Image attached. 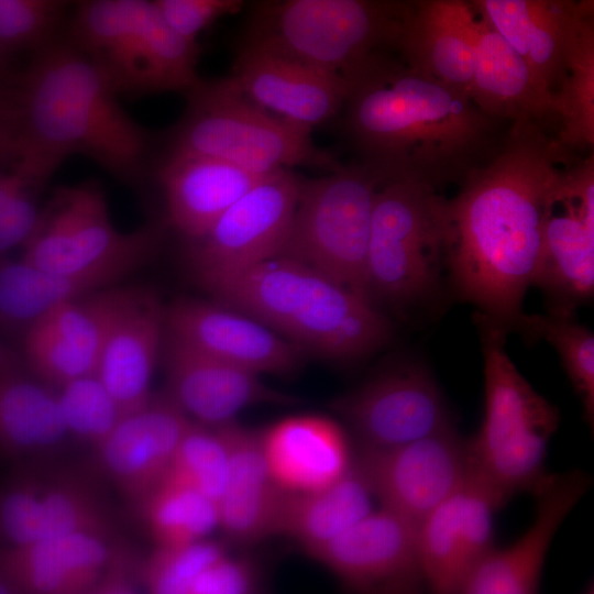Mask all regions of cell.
<instances>
[{"label":"cell","mask_w":594,"mask_h":594,"mask_svg":"<svg viewBox=\"0 0 594 594\" xmlns=\"http://www.w3.org/2000/svg\"><path fill=\"white\" fill-rule=\"evenodd\" d=\"M373 493L358 468L334 483L308 493L288 494L279 535L309 554L371 513Z\"/></svg>","instance_id":"1f68e13d"},{"label":"cell","mask_w":594,"mask_h":594,"mask_svg":"<svg viewBox=\"0 0 594 594\" xmlns=\"http://www.w3.org/2000/svg\"><path fill=\"white\" fill-rule=\"evenodd\" d=\"M64 36L95 64L118 96L186 95L201 79L198 43L174 32L154 0L76 2Z\"/></svg>","instance_id":"8992f818"},{"label":"cell","mask_w":594,"mask_h":594,"mask_svg":"<svg viewBox=\"0 0 594 594\" xmlns=\"http://www.w3.org/2000/svg\"><path fill=\"white\" fill-rule=\"evenodd\" d=\"M15 84L10 166L45 185L66 158L79 154L125 184L144 179L152 136L123 109L95 64L65 36L34 54Z\"/></svg>","instance_id":"3957f363"},{"label":"cell","mask_w":594,"mask_h":594,"mask_svg":"<svg viewBox=\"0 0 594 594\" xmlns=\"http://www.w3.org/2000/svg\"><path fill=\"white\" fill-rule=\"evenodd\" d=\"M582 594H594V587L591 584Z\"/></svg>","instance_id":"db71d44e"},{"label":"cell","mask_w":594,"mask_h":594,"mask_svg":"<svg viewBox=\"0 0 594 594\" xmlns=\"http://www.w3.org/2000/svg\"><path fill=\"white\" fill-rule=\"evenodd\" d=\"M404 10L405 1H261L242 46L350 82L374 57L397 51Z\"/></svg>","instance_id":"5b68a950"},{"label":"cell","mask_w":594,"mask_h":594,"mask_svg":"<svg viewBox=\"0 0 594 594\" xmlns=\"http://www.w3.org/2000/svg\"><path fill=\"white\" fill-rule=\"evenodd\" d=\"M30 187H43L19 167H4L0 172V210L16 195Z\"/></svg>","instance_id":"c3c4849f"},{"label":"cell","mask_w":594,"mask_h":594,"mask_svg":"<svg viewBox=\"0 0 594 594\" xmlns=\"http://www.w3.org/2000/svg\"><path fill=\"white\" fill-rule=\"evenodd\" d=\"M185 96L166 153L211 157L258 175L297 166L329 173L342 164L314 143L310 131L262 109L228 77L200 79Z\"/></svg>","instance_id":"ba28073f"},{"label":"cell","mask_w":594,"mask_h":594,"mask_svg":"<svg viewBox=\"0 0 594 594\" xmlns=\"http://www.w3.org/2000/svg\"><path fill=\"white\" fill-rule=\"evenodd\" d=\"M74 3L61 0H0V45L33 54L64 35Z\"/></svg>","instance_id":"60d3db41"},{"label":"cell","mask_w":594,"mask_h":594,"mask_svg":"<svg viewBox=\"0 0 594 594\" xmlns=\"http://www.w3.org/2000/svg\"><path fill=\"white\" fill-rule=\"evenodd\" d=\"M440 194L433 186L393 177L378 187L371 223L366 284L372 301H422L436 289L443 264Z\"/></svg>","instance_id":"8fae6325"},{"label":"cell","mask_w":594,"mask_h":594,"mask_svg":"<svg viewBox=\"0 0 594 594\" xmlns=\"http://www.w3.org/2000/svg\"><path fill=\"white\" fill-rule=\"evenodd\" d=\"M462 485L418 524L421 576L430 594H459L472 569L466 551Z\"/></svg>","instance_id":"836d02e7"},{"label":"cell","mask_w":594,"mask_h":594,"mask_svg":"<svg viewBox=\"0 0 594 594\" xmlns=\"http://www.w3.org/2000/svg\"><path fill=\"white\" fill-rule=\"evenodd\" d=\"M191 419L165 395H152L124 415L97 447L110 477L129 496L145 503L163 482Z\"/></svg>","instance_id":"603a6c76"},{"label":"cell","mask_w":594,"mask_h":594,"mask_svg":"<svg viewBox=\"0 0 594 594\" xmlns=\"http://www.w3.org/2000/svg\"><path fill=\"white\" fill-rule=\"evenodd\" d=\"M122 278V274L113 271L47 272L22 260L2 257L0 324L23 333L55 307L112 287Z\"/></svg>","instance_id":"4dcf8cb0"},{"label":"cell","mask_w":594,"mask_h":594,"mask_svg":"<svg viewBox=\"0 0 594 594\" xmlns=\"http://www.w3.org/2000/svg\"><path fill=\"white\" fill-rule=\"evenodd\" d=\"M165 333L257 375L289 374L305 354L264 323L219 302L174 301L165 308Z\"/></svg>","instance_id":"d6986e66"},{"label":"cell","mask_w":594,"mask_h":594,"mask_svg":"<svg viewBox=\"0 0 594 594\" xmlns=\"http://www.w3.org/2000/svg\"><path fill=\"white\" fill-rule=\"evenodd\" d=\"M197 282L217 302L258 320L304 352L331 360L364 358L391 336L370 298L288 257Z\"/></svg>","instance_id":"277c9868"},{"label":"cell","mask_w":594,"mask_h":594,"mask_svg":"<svg viewBox=\"0 0 594 594\" xmlns=\"http://www.w3.org/2000/svg\"><path fill=\"white\" fill-rule=\"evenodd\" d=\"M471 3L519 54L537 87L554 105L583 29L594 18L593 1L473 0Z\"/></svg>","instance_id":"e0dca14e"},{"label":"cell","mask_w":594,"mask_h":594,"mask_svg":"<svg viewBox=\"0 0 594 594\" xmlns=\"http://www.w3.org/2000/svg\"><path fill=\"white\" fill-rule=\"evenodd\" d=\"M331 406L353 430L362 451L394 449L452 427L436 381L419 365L376 375Z\"/></svg>","instance_id":"4fadbf2b"},{"label":"cell","mask_w":594,"mask_h":594,"mask_svg":"<svg viewBox=\"0 0 594 594\" xmlns=\"http://www.w3.org/2000/svg\"><path fill=\"white\" fill-rule=\"evenodd\" d=\"M0 594H12L6 582L0 578Z\"/></svg>","instance_id":"816d5d0a"},{"label":"cell","mask_w":594,"mask_h":594,"mask_svg":"<svg viewBox=\"0 0 594 594\" xmlns=\"http://www.w3.org/2000/svg\"><path fill=\"white\" fill-rule=\"evenodd\" d=\"M24 366L21 353L0 342V375L24 370Z\"/></svg>","instance_id":"681fc988"},{"label":"cell","mask_w":594,"mask_h":594,"mask_svg":"<svg viewBox=\"0 0 594 594\" xmlns=\"http://www.w3.org/2000/svg\"><path fill=\"white\" fill-rule=\"evenodd\" d=\"M220 428L229 449L230 470L217 503L218 527L240 542L279 535L289 493L271 476L260 435L234 421Z\"/></svg>","instance_id":"4316f807"},{"label":"cell","mask_w":594,"mask_h":594,"mask_svg":"<svg viewBox=\"0 0 594 594\" xmlns=\"http://www.w3.org/2000/svg\"><path fill=\"white\" fill-rule=\"evenodd\" d=\"M170 399L193 421L219 427L256 404L296 399L266 386L260 375L207 354L165 333L162 346Z\"/></svg>","instance_id":"ffe728a7"},{"label":"cell","mask_w":594,"mask_h":594,"mask_svg":"<svg viewBox=\"0 0 594 594\" xmlns=\"http://www.w3.org/2000/svg\"><path fill=\"white\" fill-rule=\"evenodd\" d=\"M475 10L464 0L405 1L397 52L414 70L470 98Z\"/></svg>","instance_id":"d4e9b609"},{"label":"cell","mask_w":594,"mask_h":594,"mask_svg":"<svg viewBox=\"0 0 594 594\" xmlns=\"http://www.w3.org/2000/svg\"><path fill=\"white\" fill-rule=\"evenodd\" d=\"M310 556L343 583L367 594H417L424 583L418 525L384 507Z\"/></svg>","instance_id":"2e32d148"},{"label":"cell","mask_w":594,"mask_h":594,"mask_svg":"<svg viewBox=\"0 0 594 594\" xmlns=\"http://www.w3.org/2000/svg\"><path fill=\"white\" fill-rule=\"evenodd\" d=\"M166 24L185 40L197 43L198 35L217 20L241 11L242 0H154Z\"/></svg>","instance_id":"ee69618b"},{"label":"cell","mask_w":594,"mask_h":594,"mask_svg":"<svg viewBox=\"0 0 594 594\" xmlns=\"http://www.w3.org/2000/svg\"><path fill=\"white\" fill-rule=\"evenodd\" d=\"M554 138L569 153L594 145V20L590 19L554 98Z\"/></svg>","instance_id":"d590c367"},{"label":"cell","mask_w":594,"mask_h":594,"mask_svg":"<svg viewBox=\"0 0 594 594\" xmlns=\"http://www.w3.org/2000/svg\"><path fill=\"white\" fill-rule=\"evenodd\" d=\"M106 594H130V593L123 590H112V591L107 592Z\"/></svg>","instance_id":"f5cc1de1"},{"label":"cell","mask_w":594,"mask_h":594,"mask_svg":"<svg viewBox=\"0 0 594 594\" xmlns=\"http://www.w3.org/2000/svg\"><path fill=\"white\" fill-rule=\"evenodd\" d=\"M8 53L0 45V80L9 78L7 75Z\"/></svg>","instance_id":"f907efd6"},{"label":"cell","mask_w":594,"mask_h":594,"mask_svg":"<svg viewBox=\"0 0 594 594\" xmlns=\"http://www.w3.org/2000/svg\"><path fill=\"white\" fill-rule=\"evenodd\" d=\"M25 366L35 378L52 388L95 373L96 361L64 340L41 321H35L22 333Z\"/></svg>","instance_id":"b9f144b4"},{"label":"cell","mask_w":594,"mask_h":594,"mask_svg":"<svg viewBox=\"0 0 594 594\" xmlns=\"http://www.w3.org/2000/svg\"><path fill=\"white\" fill-rule=\"evenodd\" d=\"M227 77L262 109L310 132L334 118L350 92L344 78L243 46Z\"/></svg>","instance_id":"7402d4cb"},{"label":"cell","mask_w":594,"mask_h":594,"mask_svg":"<svg viewBox=\"0 0 594 594\" xmlns=\"http://www.w3.org/2000/svg\"><path fill=\"white\" fill-rule=\"evenodd\" d=\"M230 457L222 430L191 421L165 477L184 483L216 504L229 477Z\"/></svg>","instance_id":"74e56055"},{"label":"cell","mask_w":594,"mask_h":594,"mask_svg":"<svg viewBox=\"0 0 594 594\" xmlns=\"http://www.w3.org/2000/svg\"><path fill=\"white\" fill-rule=\"evenodd\" d=\"M40 189L26 188L0 210V258L10 250L23 246L33 234L41 212L36 202Z\"/></svg>","instance_id":"f6af8a7d"},{"label":"cell","mask_w":594,"mask_h":594,"mask_svg":"<svg viewBox=\"0 0 594 594\" xmlns=\"http://www.w3.org/2000/svg\"><path fill=\"white\" fill-rule=\"evenodd\" d=\"M535 285L550 296L553 312L571 316L594 290V155L569 163L544 229Z\"/></svg>","instance_id":"9a60e30c"},{"label":"cell","mask_w":594,"mask_h":594,"mask_svg":"<svg viewBox=\"0 0 594 594\" xmlns=\"http://www.w3.org/2000/svg\"><path fill=\"white\" fill-rule=\"evenodd\" d=\"M110 556L106 536L79 532L11 546L1 558V568L29 594H84Z\"/></svg>","instance_id":"f546056e"},{"label":"cell","mask_w":594,"mask_h":594,"mask_svg":"<svg viewBox=\"0 0 594 594\" xmlns=\"http://www.w3.org/2000/svg\"><path fill=\"white\" fill-rule=\"evenodd\" d=\"M55 393L67 436L96 448L123 417L117 402L95 373L68 382Z\"/></svg>","instance_id":"f35d334b"},{"label":"cell","mask_w":594,"mask_h":594,"mask_svg":"<svg viewBox=\"0 0 594 594\" xmlns=\"http://www.w3.org/2000/svg\"><path fill=\"white\" fill-rule=\"evenodd\" d=\"M16 84L12 79L0 80V164L9 167L16 129Z\"/></svg>","instance_id":"7dc6e473"},{"label":"cell","mask_w":594,"mask_h":594,"mask_svg":"<svg viewBox=\"0 0 594 594\" xmlns=\"http://www.w3.org/2000/svg\"><path fill=\"white\" fill-rule=\"evenodd\" d=\"M299 178L293 169L263 177L198 239L188 260L196 280L237 273L277 256L295 213Z\"/></svg>","instance_id":"7c38bea8"},{"label":"cell","mask_w":594,"mask_h":594,"mask_svg":"<svg viewBox=\"0 0 594 594\" xmlns=\"http://www.w3.org/2000/svg\"><path fill=\"white\" fill-rule=\"evenodd\" d=\"M516 329L529 338L542 339L556 349L582 403L584 418L592 426L594 419V337L591 330L573 321L571 316L556 314H524Z\"/></svg>","instance_id":"8d00e7d4"},{"label":"cell","mask_w":594,"mask_h":594,"mask_svg":"<svg viewBox=\"0 0 594 594\" xmlns=\"http://www.w3.org/2000/svg\"><path fill=\"white\" fill-rule=\"evenodd\" d=\"M127 287L112 286L55 307L41 321L96 361ZM96 372V371H95Z\"/></svg>","instance_id":"ab89813d"},{"label":"cell","mask_w":594,"mask_h":594,"mask_svg":"<svg viewBox=\"0 0 594 594\" xmlns=\"http://www.w3.org/2000/svg\"><path fill=\"white\" fill-rule=\"evenodd\" d=\"M590 484V476L578 469L547 473L532 492L535 516L528 529L508 547L486 553L459 594H538L552 540Z\"/></svg>","instance_id":"ac0fdd59"},{"label":"cell","mask_w":594,"mask_h":594,"mask_svg":"<svg viewBox=\"0 0 594 594\" xmlns=\"http://www.w3.org/2000/svg\"><path fill=\"white\" fill-rule=\"evenodd\" d=\"M484 358V415L469 439L474 470L507 503L532 493L547 475L549 442L559 413L516 369L504 343L506 332L477 314Z\"/></svg>","instance_id":"52a82bcc"},{"label":"cell","mask_w":594,"mask_h":594,"mask_svg":"<svg viewBox=\"0 0 594 594\" xmlns=\"http://www.w3.org/2000/svg\"><path fill=\"white\" fill-rule=\"evenodd\" d=\"M382 507L417 525L452 495L472 470L469 441L453 427L355 462Z\"/></svg>","instance_id":"5bb4252c"},{"label":"cell","mask_w":594,"mask_h":594,"mask_svg":"<svg viewBox=\"0 0 594 594\" xmlns=\"http://www.w3.org/2000/svg\"><path fill=\"white\" fill-rule=\"evenodd\" d=\"M343 109L360 162L385 180L407 177L437 189L460 183L484 163L512 124L389 53L374 57L351 80Z\"/></svg>","instance_id":"7a4b0ae2"},{"label":"cell","mask_w":594,"mask_h":594,"mask_svg":"<svg viewBox=\"0 0 594 594\" xmlns=\"http://www.w3.org/2000/svg\"><path fill=\"white\" fill-rule=\"evenodd\" d=\"M472 43L474 74L470 99L475 106L503 121L528 120L550 133L551 127L557 131L553 102L537 87L519 54L476 10Z\"/></svg>","instance_id":"f1b7e54d"},{"label":"cell","mask_w":594,"mask_h":594,"mask_svg":"<svg viewBox=\"0 0 594 594\" xmlns=\"http://www.w3.org/2000/svg\"><path fill=\"white\" fill-rule=\"evenodd\" d=\"M108 527L92 485L69 472L23 477L0 496V534L11 546L79 532L106 536Z\"/></svg>","instance_id":"44dd1931"},{"label":"cell","mask_w":594,"mask_h":594,"mask_svg":"<svg viewBox=\"0 0 594 594\" xmlns=\"http://www.w3.org/2000/svg\"><path fill=\"white\" fill-rule=\"evenodd\" d=\"M66 437L54 388L24 370L0 375V454H40Z\"/></svg>","instance_id":"d6a6232c"},{"label":"cell","mask_w":594,"mask_h":594,"mask_svg":"<svg viewBox=\"0 0 594 594\" xmlns=\"http://www.w3.org/2000/svg\"><path fill=\"white\" fill-rule=\"evenodd\" d=\"M260 442L271 476L290 494L323 488L354 464L342 429L319 416L283 419L261 433Z\"/></svg>","instance_id":"484cf974"},{"label":"cell","mask_w":594,"mask_h":594,"mask_svg":"<svg viewBox=\"0 0 594 594\" xmlns=\"http://www.w3.org/2000/svg\"><path fill=\"white\" fill-rule=\"evenodd\" d=\"M163 239L158 223L117 230L101 186L87 180L53 191L21 260L47 272L113 271L127 277L154 257Z\"/></svg>","instance_id":"30bf717a"},{"label":"cell","mask_w":594,"mask_h":594,"mask_svg":"<svg viewBox=\"0 0 594 594\" xmlns=\"http://www.w3.org/2000/svg\"><path fill=\"white\" fill-rule=\"evenodd\" d=\"M157 547H176L204 540L218 527L217 504L195 488L170 477L143 504Z\"/></svg>","instance_id":"e575fe53"},{"label":"cell","mask_w":594,"mask_h":594,"mask_svg":"<svg viewBox=\"0 0 594 594\" xmlns=\"http://www.w3.org/2000/svg\"><path fill=\"white\" fill-rule=\"evenodd\" d=\"M384 180L374 167L360 161L341 164L321 177H300L290 229L277 256L304 263L370 298L371 223Z\"/></svg>","instance_id":"9c48e42d"},{"label":"cell","mask_w":594,"mask_h":594,"mask_svg":"<svg viewBox=\"0 0 594 594\" xmlns=\"http://www.w3.org/2000/svg\"><path fill=\"white\" fill-rule=\"evenodd\" d=\"M165 306L152 289L127 287L98 355L95 374L123 416L150 397L165 338Z\"/></svg>","instance_id":"cb8c5ba5"},{"label":"cell","mask_w":594,"mask_h":594,"mask_svg":"<svg viewBox=\"0 0 594 594\" xmlns=\"http://www.w3.org/2000/svg\"><path fill=\"white\" fill-rule=\"evenodd\" d=\"M223 548L206 539L176 547H157L145 566L151 594H189L198 575L224 556Z\"/></svg>","instance_id":"7bdbcfd3"},{"label":"cell","mask_w":594,"mask_h":594,"mask_svg":"<svg viewBox=\"0 0 594 594\" xmlns=\"http://www.w3.org/2000/svg\"><path fill=\"white\" fill-rule=\"evenodd\" d=\"M554 135L512 122L496 151L440 196L443 264L459 296L508 331L540 267L551 205L570 163Z\"/></svg>","instance_id":"6da1fadb"},{"label":"cell","mask_w":594,"mask_h":594,"mask_svg":"<svg viewBox=\"0 0 594 594\" xmlns=\"http://www.w3.org/2000/svg\"><path fill=\"white\" fill-rule=\"evenodd\" d=\"M250 591L251 574L246 565L224 554L198 575L189 594H250Z\"/></svg>","instance_id":"bcb514c9"},{"label":"cell","mask_w":594,"mask_h":594,"mask_svg":"<svg viewBox=\"0 0 594 594\" xmlns=\"http://www.w3.org/2000/svg\"><path fill=\"white\" fill-rule=\"evenodd\" d=\"M155 173L169 224L188 241L200 238L266 176L211 157L178 153H166Z\"/></svg>","instance_id":"83f0119b"}]
</instances>
